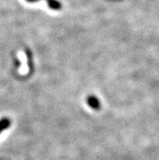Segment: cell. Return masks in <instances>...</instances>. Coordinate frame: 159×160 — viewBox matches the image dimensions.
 I'll use <instances>...</instances> for the list:
<instances>
[{"label": "cell", "mask_w": 159, "mask_h": 160, "mask_svg": "<svg viewBox=\"0 0 159 160\" xmlns=\"http://www.w3.org/2000/svg\"><path fill=\"white\" fill-rule=\"evenodd\" d=\"M87 103L90 107L91 108H93V110H99L101 108V103L100 101L97 98L95 97L94 95H89L87 98Z\"/></svg>", "instance_id": "6da1fadb"}, {"label": "cell", "mask_w": 159, "mask_h": 160, "mask_svg": "<svg viewBox=\"0 0 159 160\" xmlns=\"http://www.w3.org/2000/svg\"><path fill=\"white\" fill-rule=\"evenodd\" d=\"M11 125V121L7 118H3L0 120V132H2L6 128H8Z\"/></svg>", "instance_id": "3957f363"}, {"label": "cell", "mask_w": 159, "mask_h": 160, "mask_svg": "<svg viewBox=\"0 0 159 160\" xmlns=\"http://www.w3.org/2000/svg\"><path fill=\"white\" fill-rule=\"evenodd\" d=\"M26 1L29 2H35L37 1H39V0H26ZM47 1L49 8L53 9V10H60L61 8H62L61 3L57 0H47Z\"/></svg>", "instance_id": "7a4b0ae2"}]
</instances>
